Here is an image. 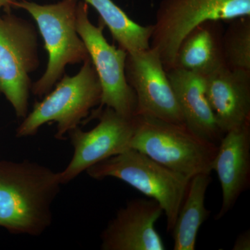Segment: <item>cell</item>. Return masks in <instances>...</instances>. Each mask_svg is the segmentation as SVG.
Listing matches in <instances>:
<instances>
[{"mask_svg": "<svg viewBox=\"0 0 250 250\" xmlns=\"http://www.w3.org/2000/svg\"><path fill=\"white\" fill-rule=\"evenodd\" d=\"M218 175L223 201L215 220L232 209L237 200L250 186V124L225 133L218 144L212 165Z\"/></svg>", "mask_w": 250, "mask_h": 250, "instance_id": "13", "label": "cell"}, {"mask_svg": "<svg viewBox=\"0 0 250 250\" xmlns=\"http://www.w3.org/2000/svg\"><path fill=\"white\" fill-rule=\"evenodd\" d=\"M55 85L24 118L16 130L17 137L34 136L42 125L52 122L57 125L55 137L63 139L101 101V84L90 58L83 62L77 75H64Z\"/></svg>", "mask_w": 250, "mask_h": 250, "instance_id": "5", "label": "cell"}, {"mask_svg": "<svg viewBox=\"0 0 250 250\" xmlns=\"http://www.w3.org/2000/svg\"><path fill=\"white\" fill-rule=\"evenodd\" d=\"M223 22L205 21L189 31L179 45L174 67L206 76L225 65Z\"/></svg>", "mask_w": 250, "mask_h": 250, "instance_id": "15", "label": "cell"}, {"mask_svg": "<svg viewBox=\"0 0 250 250\" xmlns=\"http://www.w3.org/2000/svg\"><path fill=\"white\" fill-rule=\"evenodd\" d=\"M164 214L153 199H134L118 210L101 235L103 250H165L155 228Z\"/></svg>", "mask_w": 250, "mask_h": 250, "instance_id": "11", "label": "cell"}, {"mask_svg": "<svg viewBox=\"0 0 250 250\" xmlns=\"http://www.w3.org/2000/svg\"><path fill=\"white\" fill-rule=\"evenodd\" d=\"M166 72L184 124L200 137L218 146L224 134L206 97L205 75L177 67Z\"/></svg>", "mask_w": 250, "mask_h": 250, "instance_id": "14", "label": "cell"}, {"mask_svg": "<svg viewBox=\"0 0 250 250\" xmlns=\"http://www.w3.org/2000/svg\"><path fill=\"white\" fill-rule=\"evenodd\" d=\"M93 118L98 124L90 131L76 127L69 132L74 152L71 161L58 172L62 184L71 182L100 161L129 149L136 126L135 116H122L111 108L95 110Z\"/></svg>", "mask_w": 250, "mask_h": 250, "instance_id": "9", "label": "cell"}, {"mask_svg": "<svg viewBox=\"0 0 250 250\" xmlns=\"http://www.w3.org/2000/svg\"><path fill=\"white\" fill-rule=\"evenodd\" d=\"M96 10L102 22L106 26L119 47L127 53L150 48L153 24L143 26L134 22L112 0H83Z\"/></svg>", "mask_w": 250, "mask_h": 250, "instance_id": "17", "label": "cell"}, {"mask_svg": "<svg viewBox=\"0 0 250 250\" xmlns=\"http://www.w3.org/2000/svg\"><path fill=\"white\" fill-rule=\"evenodd\" d=\"M233 250H250V231L247 230L238 236L233 245Z\"/></svg>", "mask_w": 250, "mask_h": 250, "instance_id": "19", "label": "cell"}, {"mask_svg": "<svg viewBox=\"0 0 250 250\" xmlns=\"http://www.w3.org/2000/svg\"><path fill=\"white\" fill-rule=\"evenodd\" d=\"M88 6L79 1L76 27L101 84V101L97 110L105 106L131 118L136 116V97L125 73L127 52L108 43L103 34L104 24L100 21L99 26H95L90 21Z\"/></svg>", "mask_w": 250, "mask_h": 250, "instance_id": "8", "label": "cell"}, {"mask_svg": "<svg viewBox=\"0 0 250 250\" xmlns=\"http://www.w3.org/2000/svg\"><path fill=\"white\" fill-rule=\"evenodd\" d=\"M78 0H62L41 5L27 0H15L11 7L22 9L36 21L48 54L42 77L31 86V92L42 97L51 91L65 75L68 65L83 63L89 59L86 47L77 31Z\"/></svg>", "mask_w": 250, "mask_h": 250, "instance_id": "3", "label": "cell"}, {"mask_svg": "<svg viewBox=\"0 0 250 250\" xmlns=\"http://www.w3.org/2000/svg\"><path fill=\"white\" fill-rule=\"evenodd\" d=\"M86 172L98 180L120 179L156 200L166 215L167 231L173 229L190 180L133 149L100 161Z\"/></svg>", "mask_w": 250, "mask_h": 250, "instance_id": "4", "label": "cell"}, {"mask_svg": "<svg viewBox=\"0 0 250 250\" xmlns=\"http://www.w3.org/2000/svg\"><path fill=\"white\" fill-rule=\"evenodd\" d=\"M135 120L130 149L190 179L198 174L210 173L218 145L200 137L184 124L149 116H135Z\"/></svg>", "mask_w": 250, "mask_h": 250, "instance_id": "2", "label": "cell"}, {"mask_svg": "<svg viewBox=\"0 0 250 250\" xmlns=\"http://www.w3.org/2000/svg\"><path fill=\"white\" fill-rule=\"evenodd\" d=\"M246 16H250V0H161L150 47L167 71L174 67L179 45L194 27L205 21L228 22Z\"/></svg>", "mask_w": 250, "mask_h": 250, "instance_id": "6", "label": "cell"}, {"mask_svg": "<svg viewBox=\"0 0 250 250\" xmlns=\"http://www.w3.org/2000/svg\"><path fill=\"white\" fill-rule=\"evenodd\" d=\"M61 185L58 172L45 166L0 161V227L15 234L40 236L52 224Z\"/></svg>", "mask_w": 250, "mask_h": 250, "instance_id": "1", "label": "cell"}, {"mask_svg": "<svg viewBox=\"0 0 250 250\" xmlns=\"http://www.w3.org/2000/svg\"><path fill=\"white\" fill-rule=\"evenodd\" d=\"M205 93L223 134L250 124V72L219 67L205 76Z\"/></svg>", "mask_w": 250, "mask_h": 250, "instance_id": "12", "label": "cell"}, {"mask_svg": "<svg viewBox=\"0 0 250 250\" xmlns=\"http://www.w3.org/2000/svg\"><path fill=\"white\" fill-rule=\"evenodd\" d=\"M37 33L34 26L7 13L0 15V93L18 118L28 114L30 75L39 67Z\"/></svg>", "mask_w": 250, "mask_h": 250, "instance_id": "7", "label": "cell"}, {"mask_svg": "<svg viewBox=\"0 0 250 250\" xmlns=\"http://www.w3.org/2000/svg\"><path fill=\"white\" fill-rule=\"evenodd\" d=\"M211 181L209 173L198 174L190 179L172 230L174 250L195 249L199 230L210 213L206 208L205 198Z\"/></svg>", "mask_w": 250, "mask_h": 250, "instance_id": "16", "label": "cell"}, {"mask_svg": "<svg viewBox=\"0 0 250 250\" xmlns=\"http://www.w3.org/2000/svg\"><path fill=\"white\" fill-rule=\"evenodd\" d=\"M223 35L225 66L250 72V16L228 22Z\"/></svg>", "mask_w": 250, "mask_h": 250, "instance_id": "18", "label": "cell"}, {"mask_svg": "<svg viewBox=\"0 0 250 250\" xmlns=\"http://www.w3.org/2000/svg\"><path fill=\"white\" fill-rule=\"evenodd\" d=\"M15 0H0V10L4 8L5 11L10 13L11 5Z\"/></svg>", "mask_w": 250, "mask_h": 250, "instance_id": "20", "label": "cell"}, {"mask_svg": "<svg viewBox=\"0 0 250 250\" xmlns=\"http://www.w3.org/2000/svg\"><path fill=\"white\" fill-rule=\"evenodd\" d=\"M125 73L136 95V116L184 124L167 72L155 49L150 47L127 53Z\"/></svg>", "mask_w": 250, "mask_h": 250, "instance_id": "10", "label": "cell"}]
</instances>
